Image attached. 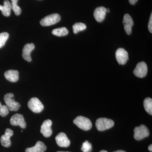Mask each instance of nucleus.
Returning a JSON list of instances; mask_svg holds the SVG:
<instances>
[{"instance_id":"f257e3e1","label":"nucleus","mask_w":152,"mask_h":152,"mask_svg":"<svg viewBox=\"0 0 152 152\" xmlns=\"http://www.w3.org/2000/svg\"><path fill=\"white\" fill-rule=\"evenodd\" d=\"M74 124L83 130H89L91 129L92 124L89 119L86 117L79 116L74 120Z\"/></svg>"},{"instance_id":"f03ea898","label":"nucleus","mask_w":152,"mask_h":152,"mask_svg":"<svg viewBox=\"0 0 152 152\" xmlns=\"http://www.w3.org/2000/svg\"><path fill=\"white\" fill-rule=\"evenodd\" d=\"M114 122L112 120L107 118H99L97 120L96 126L99 131H104L109 129L113 126Z\"/></svg>"},{"instance_id":"7ed1b4c3","label":"nucleus","mask_w":152,"mask_h":152,"mask_svg":"<svg viewBox=\"0 0 152 152\" xmlns=\"http://www.w3.org/2000/svg\"><path fill=\"white\" fill-rule=\"evenodd\" d=\"M14 96V94L12 93L6 94L4 97V100L9 110L17 111L20 108V105L13 99Z\"/></svg>"},{"instance_id":"20e7f679","label":"nucleus","mask_w":152,"mask_h":152,"mask_svg":"<svg viewBox=\"0 0 152 152\" xmlns=\"http://www.w3.org/2000/svg\"><path fill=\"white\" fill-rule=\"evenodd\" d=\"M134 138L137 140H141L148 137L150 134L149 130L144 125H140L135 128L134 129Z\"/></svg>"},{"instance_id":"39448f33","label":"nucleus","mask_w":152,"mask_h":152,"mask_svg":"<svg viewBox=\"0 0 152 152\" xmlns=\"http://www.w3.org/2000/svg\"><path fill=\"white\" fill-rule=\"evenodd\" d=\"M61 17L59 14H53L45 17L40 21V24L43 26H48L57 23L60 21Z\"/></svg>"},{"instance_id":"423d86ee","label":"nucleus","mask_w":152,"mask_h":152,"mask_svg":"<svg viewBox=\"0 0 152 152\" xmlns=\"http://www.w3.org/2000/svg\"><path fill=\"white\" fill-rule=\"evenodd\" d=\"M28 105L30 110L35 113H41L44 108V105L41 101L36 97L31 98L28 102Z\"/></svg>"},{"instance_id":"0eeeda50","label":"nucleus","mask_w":152,"mask_h":152,"mask_svg":"<svg viewBox=\"0 0 152 152\" xmlns=\"http://www.w3.org/2000/svg\"><path fill=\"white\" fill-rule=\"evenodd\" d=\"M134 74L139 78H143L146 76L148 73V67L145 62L139 63L134 70Z\"/></svg>"},{"instance_id":"6e6552de","label":"nucleus","mask_w":152,"mask_h":152,"mask_svg":"<svg viewBox=\"0 0 152 152\" xmlns=\"http://www.w3.org/2000/svg\"><path fill=\"white\" fill-rule=\"evenodd\" d=\"M116 58L120 65H124L129 60L128 52L123 48H119L115 53Z\"/></svg>"},{"instance_id":"1a4fd4ad","label":"nucleus","mask_w":152,"mask_h":152,"mask_svg":"<svg viewBox=\"0 0 152 152\" xmlns=\"http://www.w3.org/2000/svg\"><path fill=\"white\" fill-rule=\"evenodd\" d=\"M10 122L12 126H20L22 129H25L26 126L24 118L21 114H16L14 115L11 118Z\"/></svg>"},{"instance_id":"9d476101","label":"nucleus","mask_w":152,"mask_h":152,"mask_svg":"<svg viewBox=\"0 0 152 152\" xmlns=\"http://www.w3.org/2000/svg\"><path fill=\"white\" fill-rule=\"evenodd\" d=\"M52 121L50 120H47L43 123L41 126V133L45 137H50L52 134Z\"/></svg>"},{"instance_id":"9b49d317","label":"nucleus","mask_w":152,"mask_h":152,"mask_svg":"<svg viewBox=\"0 0 152 152\" xmlns=\"http://www.w3.org/2000/svg\"><path fill=\"white\" fill-rule=\"evenodd\" d=\"M123 24L126 33L128 35H130L132 32V27L134 26V21L129 14H125L124 16Z\"/></svg>"},{"instance_id":"f8f14e48","label":"nucleus","mask_w":152,"mask_h":152,"mask_svg":"<svg viewBox=\"0 0 152 152\" xmlns=\"http://www.w3.org/2000/svg\"><path fill=\"white\" fill-rule=\"evenodd\" d=\"M56 140L58 145L61 147L66 148L70 145V141L64 133H60L58 134L56 137Z\"/></svg>"},{"instance_id":"ddd939ff","label":"nucleus","mask_w":152,"mask_h":152,"mask_svg":"<svg viewBox=\"0 0 152 152\" xmlns=\"http://www.w3.org/2000/svg\"><path fill=\"white\" fill-rule=\"evenodd\" d=\"M13 131L10 129H7L6 130L4 134L1 137V144L3 146L8 148L10 146L11 142L10 137L13 135Z\"/></svg>"},{"instance_id":"4468645a","label":"nucleus","mask_w":152,"mask_h":152,"mask_svg":"<svg viewBox=\"0 0 152 152\" xmlns=\"http://www.w3.org/2000/svg\"><path fill=\"white\" fill-rule=\"evenodd\" d=\"M35 48V45L33 43L27 44L24 47L23 50V57L24 59L28 62H31L32 59L31 53Z\"/></svg>"},{"instance_id":"2eb2a0df","label":"nucleus","mask_w":152,"mask_h":152,"mask_svg":"<svg viewBox=\"0 0 152 152\" xmlns=\"http://www.w3.org/2000/svg\"><path fill=\"white\" fill-rule=\"evenodd\" d=\"M106 13V9L104 7H99L95 9L94 12V17L96 21L100 23L104 20Z\"/></svg>"},{"instance_id":"dca6fc26","label":"nucleus","mask_w":152,"mask_h":152,"mask_svg":"<svg viewBox=\"0 0 152 152\" xmlns=\"http://www.w3.org/2000/svg\"><path fill=\"white\" fill-rule=\"evenodd\" d=\"M4 76L7 80L13 83L18 81L19 80V72L17 70H10L7 71L5 72Z\"/></svg>"},{"instance_id":"f3484780","label":"nucleus","mask_w":152,"mask_h":152,"mask_svg":"<svg viewBox=\"0 0 152 152\" xmlns=\"http://www.w3.org/2000/svg\"><path fill=\"white\" fill-rule=\"evenodd\" d=\"M46 149L47 147L43 142L38 141L34 146L27 148L26 152H44Z\"/></svg>"},{"instance_id":"a211bd4d","label":"nucleus","mask_w":152,"mask_h":152,"mask_svg":"<svg viewBox=\"0 0 152 152\" xmlns=\"http://www.w3.org/2000/svg\"><path fill=\"white\" fill-rule=\"evenodd\" d=\"M12 7L11 3L8 0L4 1V5H0V10L4 16L9 17L10 15Z\"/></svg>"},{"instance_id":"6ab92c4d","label":"nucleus","mask_w":152,"mask_h":152,"mask_svg":"<svg viewBox=\"0 0 152 152\" xmlns=\"http://www.w3.org/2000/svg\"><path fill=\"white\" fill-rule=\"evenodd\" d=\"M52 34L58 37H64L69 34V31L65 27H62L55 29L52 31Z\"/></svg>"},{"instance_id":"aec40b11","label":"nucleus","mask_w":152,"mask_h":152,"mask_svg":"<svg viewBox=\"0 0 152 152\" xmlns=\"http://www.w3.org/2000/svg\"><path fill=\"white\" fill-rule=\"evenodd\" d=\"M144 106L145 110L150 115H152V99L151 98H147L144 102Z\"/></svg>"},{"instance_id":"412c9836","label":"nucleus","mask_w":152,"mask_h":152,"mask_svg":"<svg viewBox=\"0 0 152 152\" xmlns=\"http://www.w3.org/2000/svg\"><path fill=\"white\" fill-rule=\"evenodd\" d=\"M86 25L83 23H76L73 26V29L74 34H77L80 31H84L86 29Z\"/></svg>"},{"instance_id":"4be33fe9","label":"nucleus","mask_w":152,"mask_h":152,"mask_svg":"<svg viewBox=\"0 0 152 152\" xmlns=\"http://www.w3.org/2000/svg\"><path fill=\"white\" fill-rule=\"evenodd\" d=\"M18 0H11V7L15 14L17 16L20 15L21 13V9L18 6Z\"/></svg>"},{"instance_id":"5701e85b","label":"nucleus","mask_w":152,"mask_h":152,"mask_svg":"<svg viewBox=\"0 0 152 152\" xmlns=\"http://www.w3.org/2000/svg\"><path fill=\"white\" fill-rule=\"evenodd\" d=\"M9 37L8 33L3 32L0 33V48H2L5 45L6 42Z\"/></svg>"},{"instance_id":"b1692460","label":"nucleus","mask_w":152,"mask_h":152,"mask_svg":"<svg viewBox=\"0 0 152 152\" xmlns=\"http://www.w3.org/2000/svg\"><path fill=\"white\" fill-rule=\"evenodd\" d=\"M92 150L91 144L88 141H86L83 144L81 150L83 152H91Z\"/></svg>"},{"instance_id":"393cba45","label":"nucleus","mask_w":152,"mask_h":152,"mask_svg":"<svg viewBox=\"0 0 152 152\" xmlns=\"http://www.w3.org/2000/svg\"><path fill=\"white\" fill-rule=\"evenodd\" d=\"M9 110L6 105H2L0 107V115L5 117L9 114Z\"/></svg>"},{"instance_id":"a878e982","label":"nucleus","mask_w":152,"mask_h":152,"mask_svg":"<svg viewBox=\"0 0 152 152\" xmlns=\"http://www.w3.org/2000/svg\"><path fill=\"white\" fill-rule=\"evenodd\" d=\"M149 31L151 33H152V14H151V17H150L149 22L148 26Z\"/></svg>"},{"instance_id":"bb28decb","label":"nucleus","mask_w":152,"mask_h":152,"mask_svg":"<svg viewBox=\"0 0 152 152\" xmlns=\"http://www.w3.org/2000/svg\"><path fill=\"white\" fill-rule=\"evenodd\" d=\"M137 1L138 0H129L130 4L132 5H134Z\"/></svg>"},{"instance_id":"cd10ccee","label":"nucleus","mask_w":152,"mask_h":152,"mask_svg":"<svg viewBox=\"0 0 152 152\" xmlns=\"http://www.w3.org/2000/svg\"><path fill=\"white\" fill-rule=\"evenodd\" d=\"M148 149L150 151H152V145H150L148 147Z\"/></svg>"},{"instance_id":"c85d7f7f","label":"nucleus","mask_w":152,"mask_h":152,"mask_svg":"<svg viewBox=\"0 0 152 152\" xmlns=\"http://www.w3.org/2000/svg\"><path fill=\"white\" fill-rule=\"evenodd\" d=\"M113 152H126L124 151H121V150H119V151H115Z\"/></svg>"},{"instance_id":"c756f323","label":"nucleus","mask_w":152,"mask_h":152,"mask_svg":"<svg viewBox=\"0 0 152 152\" xmlns=\"http://www.w3.org/2000/svg\"><path fill=\"white\" fill-rule=\"evenodd\" d=\"M110 12V10L109 9H106V12Z\"/></svg>"},{"instance_id":"7c9ffc66","label":"nucleus","mask_w":152,"mask_h":152,"mask_svg":"<svg viewBox=\"0 0 152 152\" xmlns=\"http://www.w3.org/2000/svg\"><path fill=\"white\" fill-rule=\"evenodd\" d=\"M100 152H108L107 151H104V150H102V151H101Z\"/></svg>"},{"instance_id":"2f4dec72","label":"nucleus","mask_w":152,"mask_h":152,"mask_svg":"<svg viewBox=\"0 0 152 152\" xmlns=\"http://www.w3.org/2000/svg\"><path fill=\"white\" fill-rule=\"evenodd\" d=\"M1 106H2L1 104V103L0 102V107H1Z\"/></svg>"},{"instance_id":"473e14b6","label":"nucleus","mask_w":152,"mask_h":152,"mask_svg":"<svg viewBox=\"0 0 152 152\" xmlns=\"http://www.w3.org/2000/svg\"><path fill=\"white\" fill-rule=\"evenodd\" d=\"M57 152H64V151H58Z\"/></svg>"}]
</instances>
